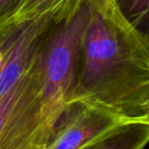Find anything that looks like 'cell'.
Returning a JSON list of instances; mask_svg holds the SVG:
<instances>
[{"label":"cell","mask_w":149,"mask_h":149,"mask_svg":"<svg viewBox=\"0 0 149 149\" xmlns=\"http://www.w3.org/2000/svg\"><path fill=\"white\" fill-rule=\"evenodd\" d=\"M76 82L68 102H82L132 123L149 122V38L112 0H88Z\"/></svg>","instance_id":"6da1fadb"},{"label":"cell","mask_w":149,"mask_h":149,"mask_svg":"<svg viewBox=\"0 0 149 149\" xmlns=\"http://www.w3.org/2000/svg\"><path fill=\"white\" fill-rule=\"evenodd\" d=\"M135 124L82 102H68L44 149H84L124 127Z\"/></svg>","instance_id":"7a4b0ae2"},{"label":"cell","mask_w":149,"mask_h":149,"mask_svg":"<svg viewBox=\"0 0 149 149\" xmlns=\"http://www.w3.org/2000/svg\"><path fill=\"white\" fill-rule=\"evenodd\" d=\"M54 17L21 25L0 24V99L19 81L33 61Z\"/></svg>","instance_id":"3957f363"},{"label":"cell","mask_w":149,"mask_h":149,"mask_svg":"<svg viewBox=\"0 0 149 149\" xmlns=\"http://www.w3.org/2000/svg\"><path fill=\"white\" fill-rule=\"evenodd\" d=\"M148 141L149 122L135 123L84 149H144Z\"/></svg>","instance_id":"277c9868"},{"label":"cell","mask_w":149,"mask_h":149,"mask_svg":"<svg viewBox=\"0 0 149 149\" xmlns=\"http://www.w3.org/2000/svg\"><path fill=\"white\" fill-rule=\"evenodd\" d=\"M74 1V0H23L7 22L21 25L46 17L56 15Z\"/></svg>","instance_id":"5b68a950"},{"label":"cell","mask_w":149,"mask_h":149,"mask_svg":"<svg viewBox=\"0 0 149 149\" xmlns=\"http://www.w3.org/2000/svg\"><path fill=\"white\" fill-rule=\"evenodd\" d=\"M122 15L136 29L147 33L149 0H112Z\"/></svg>","instance_id":"8992f818"},{"label":"cell","mask_w":149,"mask_h":149,"mask_svg":"<svg viewBox=\"0 0 149 149\" xmlns=\"http://www.w3.org/2000/svg\"><path fill=\"white\" fill-rule=\"evenodd\" d=\"M29 68L24 72L23 77L19 79V81L0 99V133H1L2 129L4 128L8 118H10V114L13 113V109L15 108L17 102L21 99L22 95H23L24 91H25L26 86H27L28 83V70H29Z\"/></svg>","instance_id":"52a82bcc"},{"label":"cell","mask_w":149,"mask_h":149,"mask_svg":"<svg viewBox=\"0 0 149 149\" xmlns=\"http://www.w3.org/2000/svg\"><path fill=\"white\" fill-rule=\"evenodd\" d=\"M23 0H0V24L10 19Z\"/></svg>","instance_id":"ba28073f"},{"label":"cell","mask_w":149,"mask_h":149,"mask_svg":"<svg viewBox=\"0 0 149 149\" xmlns=\"http://www.w3.org/2000/svg\"><path fill=\"white\" fill-rule=\"evenodd\" d=\"M42 149H44V148H42Z\"/></svg>","instance_id":"9c48e42d"}]
</instances>
